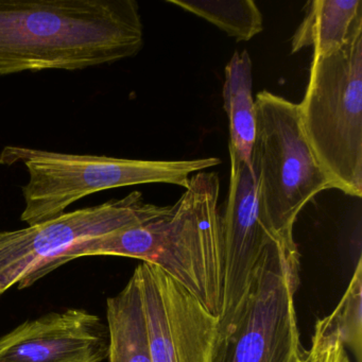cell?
Returning a JSON list of instances; mask_svg holds the SVG:
<instances>
[{
  "label": "cell",
  "mask_w": 362,
  "mask_h": 362,
  "mask_svg": "<svg viewBox=\"0 0 362 362\" xmlns=\"http://www.w3.org/2000/svg\"><path fill=\"white\" fill-rule=\"evenodd\" d=\"M230 179L221 215L223 243V300L219 317L222 353L243 313L256 269L267 247L277 240L262 223L257 186L251 165L228 145Z\"/></svg>",
  "instance_id": "9c48e42d"
},
{
  "label": "cell",
  "mask_w": 362,
  "mask_h": 362,
  "mask_svg": "<svg viewBox=\"0 0 362 362\" xmlns=\"http://www.w3.org/2000/svg\"><path fill=\"white\" fill-rule=\"evenodd\" d=\"M298 271L296 245L275 240L267 247L221 362H298L304 354L294 305Z\"/></svg>",
  "instance_id": "52a82bcc"
},
{
  "label": "cell",
  "mask_w": 362,
  "mask_h": 362,
  "mask_svg": "<svg viewBox=\"0 0 362 362\" xmlns=\"http://www.w3.org/2000/svg\"><path fill=\"white\" fill-rule=\"evenodd\" d=\"M300 122L334 188L362 196V30L332 54H313Z\"/></svg>",
  "instance_id": "5b68a950"
},
{
  "label": "cell",
  "mask_w": 362,
  "mask_h": 362,
  "mask_svg": "<svg viewBox=\"0 0 362 362\" xmlns=\"http://www.w3.org/2000/svg\"><path fill=\"white\" fill-rule=\"evenodd\" d=\"M107 356V324L86 309L49 313L0 337V362H103Z\"/></svg>",
  "instance_id": "30bf717a"
},
{
  "label": "cell",
  "mask_w": 362,
  "mask_h": 362,
  "mask_svg": "<svg viewBox=\"0 0 362 362\" xmlns=\"http://www.w3.org/2000/svg\"><path fill=\"white\" fill-rule=\"evenodd\" d=\"M361 298L362 262L359 257L347 289L329 315L343 346L353 351L357 362H361L362 355Z\"/></svg>",
  "instance_id": "9a60e30c"
},
{
  "label": "cell",
  "mask_w": 362,
  "mask_h": 362,
  "mask_svg": "<svg viewBox=\"0 0 362 362\" xmlns=\"http://www.w3.org/2000/svg\"><path fill=\"white\" fill-rule=\"evenodd\" d=\"M143 46L135 0H0V77L112 64Z\"/></svg>",
  "instance_id": "6da1fadb"
},
{
  "label": "cell",
  "mask_w": 362,
  "mask_h": 362,
  "mask_svg": "<svg viewBox=\"0 0 362 362\" xmlns=\"http://www.w3.org/2000/svg\"><path fill=\"white\" fill-rule=\"evenodd\" d=\"M109 362H152L139 279L133 273L124 289L107 298Z\"/></svg>",
  "instance_id": "7c38bea8"
},
{
  "label": "cell",
  "mask_w": 362,
  "mask_h": 362,
  "mask_svg": "<svg viewBox=\"0 0 362 362\" xmlns=\"http://www.w3.org/2000/svg\"><path fill=\"white\" fill-rule=\"evenodd\" d=\"M252 60L247 50L235 52L226 67L223 107L230 122V146L245 162L251 160L256 133Z\"/></svg>",
  "instance_id": "4fadbf2b"
},
{
  "label": "cell",
  "mask_w": 362,
  "mask_h": 362,
  "mask_svg": "<svg viewBox=\"0 0 362 362\" xmlns=\"http://www.w3.org/2000/svg\"><path fill=\"white\" fill-rule=\"evenodd\" d=\"M313 362H349L345 347L339 339L330 317L317 320L311 338Z\"/></svg>",
  "instance_id": "2e32d148"
},
{
  "label": "cell",
  "mask_w": 362,
  "mask_h": 362,
  "mask_svg": "<svg viewBox=\"0 0 362 362\" xmlns=\"http://www.w3.org/2000/svg\"><path fill=\"white\" fill-rule=\"evenodd\" d=\"M134 273L152 362H221L219 317L156 264L141 262Z\"/></svg>",
  "instance_id": "ba28073f"
},
{
  "label": "cell",
  "mask_w": 362,
  "mask_h": 362,
  "mask_svg": "<svg viewBox=\"0 0 362 362\" xmlns=\"http://www.w3.org/2000/svg\"><path fill=\"white\" fill-rule=\"evenodd\" d=\"M361 30V0L309 1L306 16L292 37L291 52L313 46V54H332Z\"/></svg>",
  "instance_id": "8fae6325"
},
{
  "label": "cell",
  "mask_w": 362,
  "mask_h": 362,
  "mask_svg": "<svg viewBox=\"0 0 362 362\" xmlns=\"http://www.w3.org/2000/svg\"><path fill=\"white\" fill-rule=\"evenodd\" d=\"M16 163H23L29 173V182L22 187L25 209L21 220L35 226L63 215L74 203L103 190L150 183L173 184L186 189L192 173L213 168L221 160H129L4 148L0 164L11 166Z\"/></svg>",
  "instance_id": "3957f363"
},
{
  "label": "cell",
  "mask_w": 362,
  "mask_h": 362,
  "mask_svg": "<svg viewBox=\"0 0 362 362\" xmlns=\"http://www.w3.org/2000/svg\"><path fill=\"white\" fill-rule=\"evenodd\" d=\"M169 209L145 202L141 192H133L43 223L0 230V298L14 286L24 289L52 272L59 258L75 245L151 221Z\"/></svg>",
  "instance_id": "8992f818"
},
{
  "label": "cell",
  "mask_w": 362,
  "mask_h": 362,
  "mask_svg": "<svg viewBox=\"0 0 362 362\" xmlns=\"http://www.w3.org/2000/svg\"><path fill=\"white\" fill-rule=\"evenodd\" d=\"M219 175L190 177L168 213L151 221L83 241L63 254L54 269L88 256H122L156 264L215 317L223 300V243L218 207Z\"/></svg>",
  "instance_id": "7a4b0ae2"
},
{
  "label": "cell",
  "mask_w": 362,
  "mask_h": 362,
  "mask_svg": "<svg viewBox=\"0 0 362 362\" xmlns=\"http://www.w3.org/2000/svg\"><path fill=\"white\" fill-rule=\"evenodd\" d=\"M255 110L250 165L257 186L260 219L277 240L293 247L298 214L334 184L307 141L298 105L264 90L256 96Z\"/></svg>",
  "instance_id": "277c9868"
},
{
  "label": "cell",
  "mask_w": 362,
  "mask_h": 362,
  "mask_svg": "<svg viewBox=\"0 0 362 362\" xmlns=\"http://www.w3.org/2000/svg\"><path fill=\"white\" fill-rule=\"evenodd\" d=\"M298 362H313V354H311L310 349L304 351Z\"/></svg>",
  "instance_id": "e0dca14e"
},
{
  "label": "cell",
  "mask_w": 362,
  "mask_h": 362,
  "mask_svg": "<svg viewBox=\"0 0 362 362\" xmlns=\"http://www.w3.org/2000/svg\"><path fill=\"white\" fill-rule=\"evenodd\" d=\"M211 23L237 42L250 41L262 33V16L252 0H167Z\"/></svg>",
  "instance_id": "5bb4252c"
}]
</instances>
